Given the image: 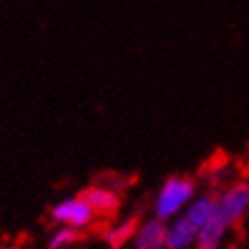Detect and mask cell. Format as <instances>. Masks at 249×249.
Segmentation results:
<instances>
[{
	"instance_id": "3957f363",
	"label": "cell",
	"mask_w": 249,
	"mask_h": 249,
	"mask_svg": "<svg viewBox=\"0 0 249 249\" xmlns=\"http://www.w3.org/2000/svg\"><path fill=\"white\" fill-rule=\"evenodd\" d=\"M199 195L196 183L190 176H169L162 185L158 188L156 196L151 201V217L160 222H169L176 217L185 206Z\"/></svg>"
},
{
	"instance_id": "8992f818",
	"label": "cell",
	"mask_w": 249,
	"mask_h": 249,
	"mask_svg": "<svg viewBox=\"0 0 249 249\" xmlns=\"http://www.w3.org/2000/svg\"><path fill=\"white\" fill-rule=\"evenodd\" d=\"M137 229V219H121V222H117L114 227H110L103 233V238H106V242L110 245L112 249H121L124 245H128L130 240H133V233H135Z\"/></svg>"
},
{
	"instance_id": "277c9868",
	"label": "cell",
	"mask_w": 249,
	"mask_h": 249,
	"mask_svg": "<svg viewBox=\"0 0 249 249\" xmlns=\"http://www.w3.org/2000/svg\"><path fill=\"white\" fill-rule=\"evenodd\" d=\"M98 215L94 213L83 196H69V199H62L51 208V219H53L57 227H73L78 231L87 229L96 219Z\"/></svg>"
},
{
	"instance_id": "6da1fadb",
	"label": "cell",
	"mask_w": 249,
	"mask_h": 249,
	"mask_svg": "<svg viewBox=\"0 0 249 249\" xmlns=\"http://www.w3.org/2000/svg\"><path fill=\"white\" fill-rule=\"evenodd\" d=\"M249 213V183H231L215 196V208L206 227L199 231L195 249H222L231 229H235Z\"/></svg>"
},
{
	"instance_id": "9c48e42d",
	"label": "cell",
	"mask_w": 249,
	"mask_h": 249,
	"mask_svg": "<svg viewBox=\"0 0 249 249\" xmlns=\"http://www.w3.org/2000/svg\"><path fill=\"white\" fill-rule=\"evenodd\" d=\"M153 249H167V247H153Z\"/></svg>"
},
{
	"instance_id": "5b68a950",
	"label": "cell",
	"mask_w": 249,
	"mask_h": 249,
	"mask_svg": "<svg viewBox=\"0 0 249 249\" xmlns=\"http://www.w3.org/2000/svg\"><path fill=\"white\" fill-rule=\"evenodd\" d=\"M85 201L94 208L96 215L101 217H107V215H114V213L119 211V195L114 192L112 188H107V185H91L87 188L85 192H80Z\"/></svg>"
},
{
	"instance_id": "52a82bcc",
	"label": "cell",
	"mask_w": 249,
	"mask_h": 249,
	"mask_svg": "<svg viewBox=\"0 0 249 249\" xmlns=\"http://www.w3.org/2000/svg\"><path fill=\"white\" fill-rule=\"evenodd\" d=\"M78 240H80V231H78V229H73V227H57L53 233L48 235L46 247L48 249H69V247H73Z\"/></svg>"
},
{
	"instance_id": "ba28073f",
	"label": "cell",
	"mask_w": 249,
	"mask_h": 249,
	"mask_svg": "<svg viewBox=\"0 0 249 249\" xmlns=\"http://www.w3.org/2000/svg\"><path fill=\"white\" fill-rule=\"evenodd\" d=\"M247 169H249V146H247Z\"/></svg>"
},
{
	"instance_id": "7a4b0ae2",
	"label": "cell",
	"mask_w": 249,
	"mask_h": 249,
	"mask_svg": "<svg viewBox=\"0 0 249 249\" xmlns=\"http://www.w3.org/2000/svg\"><path fill=\"white\" fill-rule=\"evenodd\" d=\"M215 208V195H196L176 217L165 222V245L167 249H190L195 247L199 231L206 227Z\"/></svg>"
}]
</instances>
